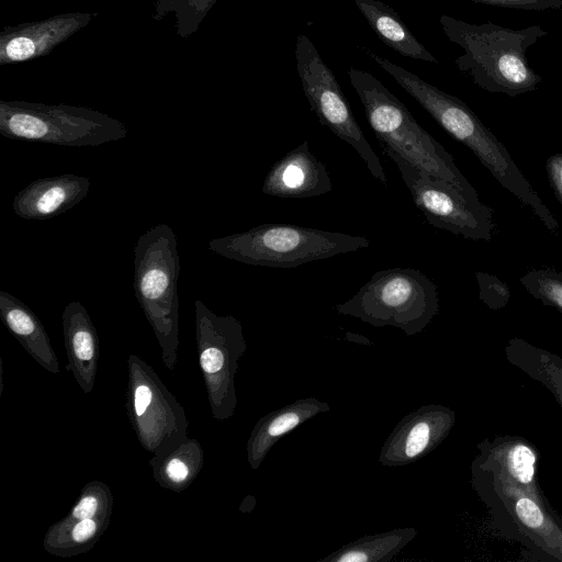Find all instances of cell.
Here are the masks:
<instances>
[{"label":"cell","instance_id":"6da1fadb","mask_svg":"<svg viewBox=\"0 0 562 562\" xmlns=\"http://www.w3.org/2000/svg\"><path fill=\"white\" fill-rule=\"evenodd\" d=\"M538 464L537 448L524 437L484 439L471 463V484L495 535L562 562V518L539 486Z\"/></svg>","mask_w":562,"mask_h":562},{"label":"cell","instance_id":"7a4b0ae2","mask_svg":"<svg viewBox=\"0 0 562 562\" xmlns=\"http://www.w3.org/2000/svg\"><path fill=\"white\" fill-rule=\"evenodd\" d=\"M364 52L451 137L465 145L507 191L529 206L550 232L558 231V221L520 172L507 149L463 101L368 48Z\"/></svg>","mask_w":562,"mask_h":562},{"label":"cell","instance_id":"3957f363","mask_svg":"<svg viewBox=\"0 0 562 562\" xmlns=\"http://www.w3.org/2000/svg\"><path fill=\"white\" fill-rule=\"evenodd\" d=\"M439 22L448 40L463 49L454 60L457 67L481 89L517 97L536 90L542 81L527 58L529 47L548 34L540 25L514 30L445 14Z\"/></svg>","mask_w":562,"mask_h":562},{"label":"cell","instance_id":"277c9868","mask_svg":"<svg viewBox=\"0 0 562 562\" xmlns=\"http://www.w3.org/2000/svg\"><path fill=\"white\" fill-rule=\"evenodd\" d=\"M348 76L383 151L394 153L423 172L447 180L479 199L452 156L378 78L358 68H350Z\"/></svg>","mask_w":562,"mask_h":562},{"label":"cell","instance_id":"5b68a950","mask_svg":"<svg viewBox=\"0 0 562 562\" xmlns=\"http://www.w3.org/2000/svg\"><path fill=\"white\" fill-rule=\"evenodd\" d=\"M369 239L346 233L291 224H262L247 232L213 238L209 248L225 258L252 266L295 268L300 265L357 251Z\"/></svg>","mask_w":562,"mask_h":562},{"label":"cell","instance_id":"8992f818","mask_svg":"<svg viewBox=\"0 0 562 562\" xmlns=\"http://www.w3.org/2000/svg\"><path fill=\"white\" fill-rule=\"evenodd\" d=\"M180 258L177 236L167 224L142 234L134 247V291L172 370L178 345Z\"/></svg>","mask_w":562,"mask_h":562},{"label":"cell","instance_id":"52a82bcc","mask_svg":"<svg viewBox=\"0 0 562 562\" xmlns=\"http://www.w3.org/2000/svg\"><path fill=\"white\" fill-rule=\"evenodd\" d=\"M438 310L435 283L417 269L398 267L375 272L351 299L336 305L338 314L374 327L393 326L408 336L425 329Z\"/></svg>","mask_w":562,"mask_h":562},{"label":"cell","instance_id":"ba28073f","mask_svg":"<svg viewBox=\"0 0 562 562\" xmlns=\"http://www.w3.org/2000/svg\"><path fill=\"white\" fill-rule=\"evenodd\" d=\"M294 54L303 92L318 121L357 151L373 178L386 184L380 158L357 123L334 72L306 35L296 37Z\"/></svg>","mask_w":562,"mask_h":562},{"label":"cell","instance_id":"9c48e42d","mask_svg":"<svg viewBox=\"0 0 562 562\" xmlns=\"http://www.w3.org/2000/svg\"><path fill=\"white\" fill-rule=\"evenodd\" d=\"M384 153L397 166L416 207L430 225L472 240L491 241L495 221L490 206L453 183L423 172L398 155Z\"/></svg>","mask_w":562,"mask_h":562},{"label":"cell","instance_id":"30bf717a","mask_svg":"<svg viewBox=\"0 0 562 562\" xmlns=\"http://www.w3.org/2000/svg\"><path fill=\"white\" fill-rule=\"evenodd\" d=\"M194 306L200 366L212 411L217 419H226L236 407L234 375L246 350L241 324L233 316L216 315L200 300Z\"/></svg>","mask_w":562,"mask_h":562},{"label":"cell","instance_id":"8fae6325","mask_svg":"<svg viewBox=\"0 0 562 562\" xmlns=\"http://www.w3.org/2000/svg\"><path fill=\"white\" fill-rule=\"evenodd\" d=\"M0 132L11 139L70 147L99 146L126 135L121 123L95 114L27 110L2 113Z\"/></svg>","mask_w":562,"mask_h":562},{"label":"cell","instance_id":"7c38bea8","mask_svg":"<svg viewBox=\"0 0 562 562\" xmlns=\"http://www.w3.org/2000/svg\"><path fill=\"white\" fill-rule=\"evenodd\" d=\"M456 424V412L440 404L422 405L406 414L393 428L379 454L385 467L416 462L435 450Z\"/></svg>","mask_w":562,"mask_h":562},{"label":"cell","instance_id":"4fadbf2b","mask_svg":"<svg viewBox=\"0 0 562 562\" xmlns=\"http://www.w3.org/2000/svg\"><path fill=\"white\" fill-rule=\"evenodd\" d=\"M331 188L325 165L311 153L305 140L272 165L261 192L279 198L303 199L325 194Z\"/></svg>","mask_w":562,"mask_h":562},{"label":"cell","instance_id":"5bb4252c","mask_svg":"<svg viewBox=\"0 0 562 562\" xmlns=\"http://www.w3.org/2000/svg\"><path fill=\"white\" fill-rule=\"evenodd\" d=\"M90 179L61 175L34 180L14 196V213L25 220H47L74 207L89 192Z\"/></svg>","mask_w":562,"mask_h":562},{"label":"cell","instance_id":"9a60e30c","mask_svg":"<svg viewBox=\"0 0 562 562\" xmlns=\"http://www.w3.org/2000/svg\"><path fill=\"white\" fill-rule=\"evenodd\" d=\"M329 409L327 402L310 396L262 416L255 425L247 442V459L250 468L258 469L273 445L283 436Z\"/></svg>","mask_w":562,"mask_h":562},{"label":"cell","instance_id":"2e32d148","mask_svg":"<svg viewBox=\"0 0 562 562\" xmlns=\"http://www.w3.org/2000/svg\"><path fill=\"white\" fill-rule=\"evenodd\" d=\"M66 349L71 370L86 393L93 386L98 359V336L90 316L79 302H70L63 312Z\"/></svg>","mask_w":562,"mask_h":562},{"label":"cell","instance_id":"e0dca14e","mask_svg":"<svg viewBox=\"0 0 562 562\" xmlns=\"http://www.w3.org/2000/svg\"><path fill=\"white\" fill-rule=\"evenodd\" d=\"M0 315L7 328L43 367L58 372V362L37 316L12 294L0 291Z\"/></svg>","mask_w":562,"mask_h":562},{"label":"cell","instance_id":"ac0fdd59","mask_svg":"<svg viewBox=\"0 0 562 562\" xmlns=\"http://www.w3.org/2000/svg\"><path fill=\"white\" fill-rule=\"evenodd\" d=\"M378 37L402 56L429 63L437 58L414 36L396 11L379 0H355Z\"/></svg>","mask_w":562,"mask_h":562},{"label":"cell","instance_id":"d6986e66","mask_svg":"<svg viewBox=\"0 0 562 562\" xmlns=\"http://www.w3.org/2000/svg\"><path fill=\"white\" fill-rule=\"evenodd\" d=\"M507 361L541 383L562 407V358L529 341L514 337L504 348Z\"/></svg>","mask_w":562,"mask_h":562},{"label":"cell","instance_id":"ffe728a7","mask_svg":"<svg viewBox=\"0 0 562 562\" xmlns=\"http://www.w3.org/2000/svg\"><path fill=\"white\" fill-rule=\"evenodd\" d=\"M417 536L414 527L363 536L321 559L319 562H389Z\"/></svg>","mask_w":562,"mask_h":562},{"label":"cell","instance_id":"44dd1931","mask_svg":"<svg viewBox=\"0 0 562 562\" xmlns=\"http://www.w3.org/2000/svg\"><path fill=\"white\" fill-rule=\"evenodd\" d=\"M521 285L543 305L562 312V273L550 268L529 271L519 279Z\"/></svg>","mask_w":562,"mask_h":562},{"label":"cell","instance_id":"7402d4cb","mask_svg":"<svg viewBox=\"0 0 562 562\" xmlns=\"http://www.w3.org/2000/svg\"><path fill=\"white\" fill-rule=\"evenodd\" d=\"M480 300L491 310L503 308L510 299V290L506 283L486 272H476Z\"/></svg>","mask_w":562,"mask_h":562},{"label":"cell","instance_id":"603a6c76","mask_svg":"<svg viewBox=\"0 0 562 562\" xmlns=\"http://www.w3.org/2000/svg\"><path fill=\"white\" fill-rule=\"evenodd\" d=\"M477 3L495 5L507 9H520L532 11L558 10L562 7V0H470Z\"/></svg>","mask_w":562,"mask_h":562},{"label":"cell","instance_id":"cb8c5ba5","mask_svg":"<svg viewBox=\"0 0 562 562\" xmlns=\"http://www.w3.org/2000/svg\"><path fill=\"white\" fill-rule=\"evenodd\" d=\"M105 503L101 497L92 492H83L78 503L72 508L70 517L72 520H81L85 518H98Z\"/></svg>","mask_w":562,"mask_h":562},{"label":"cell","instance_id":"d4e9b609","mask_svg":"<svg viewBox=\"0 0 562 562\" xmlns=\"http://www.w3.org/2000/svg\"><path fill=\"white\" fill-rule=\"evenodd\" d=\"M164 473L167 481L173 484L184 483L192 476L189 463L181 457L170 458L164 467Z\"/></svg>","mask_w":562,"mask_h":562},{"label":"cell","instance_id":"484cf974","mask_svg":"<svg viewBox=\"0 0 562 562\" xmlns=\"http://www.w3.org/2000/svg\"><path fill=\"white\" fill-rule=\"evenodd\" d=\"M546 168L552 190L562 206V153L551 155Z\"/></svg>","mask_w":562,"mask_h":562},{"label":"cell","instance_id":"4316f807","mask_svg":"<svg viewBox=\"0 0 562 562\" xmlns=\"http://www.w3.org/2000/svg\"><path fill=\"white\" fill-rule=\"evenodd\" d=\"M99 522L95 518L78 520L70 531V539L77 544H83L92 540L99 530Z\"/></svg>","mask_w":562,"mask_h":562},{"label":"cell","instance_id":"83f0119b","mask_svg":"<svg viewBox=\"0 0 562 562\" xmlns=\"http://www.w3.org/2000/svg\"><path fill=\"white\" fill-rule=\"evenodd\" d=\"M35 45L27 37H15L7 45V54L13 60H23L33 55Z\"/></svg>","mask_w":562,"mask_h":562}]
</instances>
